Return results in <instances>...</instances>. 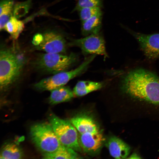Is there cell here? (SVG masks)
<instances>
[{
  "instance_id": "1",
  "label": "cell",
  "mask_w": 159,
  "mask_h": 159,
  "mask_svg": "<svg viewBox=\"0 0 159 159\" xmlns=\"http://www.w3.org/2000/svg\"><path fill=\"white\" fill-rule=\"evenodd\" d=\"M120 88L131 98L159 106V77L142 68L132 69L122 77Z\"/></svg>"
},
{
  "instance_id": "10",
  "label": "cell",
  "mask_w": 159,
  "mask_h": 159,
  "mask_svg": "<svg viewBox=\"0 0 159 159\" xmlns=\"http://www.w3.org/2000/svg\"><path fill=\"white\" fill-rule=\"evenodd\" d=\"M78 142L83 151L91 156L99 154L105 140L101 131L83 134L78 133Z\"/></svg>"
},
{
  "instance_id": "20",
  "label": "cell",
  "mask_w": 159,
  "mask_h": 159,
  "mask_svg": "<svg viewBox=\"0 0 159 159\" xmlns=\"http://www.w3.org/2000/svg\"><path fill=\"white\" fill-rule=\"evenodd\" d=\"M32 0L18 2L14 6L13 10L14 16L19 19L25 16L30 8Z\"/></svg>"
},
{
  "instance_id": "16",
  "label": "cell",
  "mask_w": 159,
  "mask_h": 159,
  "mask_svg": "<svg viewBox=\"0 0 159 159\" xmlns=\"http://www.w3.org/2000/svg\"><path fill=\"white\" fill-rule=\"evenodd\" d=\"M77 152L73 149L62 145L55 152L43 154V158L46 159H75L82 158Z\"/></svg>"
},
{
  "instance_id": "6",
  "label": "cell",
  "mask_w": 159,
  "mask_h": 159,
  "mask_svg": "<svg viewBox=\"0 0 159 159\" xmlns=\"http://www.w3.org/2000/svg\"><path fill=\"white\" fill-rule=\"evenodd\" d=\"M95 58L94 56L91 55L74 69L54 74L52 76L41 80L34 87L39 90L51 91L64 86L71 80L84 72Z\"/></svg>"
},
{
  "instance_id": "5",
  "label": "cell",
  "mask_w": 159,
  "mask_h": 159,
  "mask_svg": "<svg viewBox=\"0 0 159 159\" xmlns=\"http://www.w3.org/2000/svg\"><path fill=\"white\" fill-rule=\"evenodd\" d=\"M49 123L61 144L77 152L82 150L78 142V132L70 121L61 119L53 113L48 116Z\"/></svg>"
},
{
  "instance_id": "9",
  "label": "cell",
  "mask_w": 159,
  "mask_h": 159,
  "mask_svg": "<svg viewBox=\"0 0 159 159\" xmlns=\"http://www.w3.org/2000/svg\"><path fill=\"white\" fill-rule=\"evenodd\" d=\"M126 29L136 39L142 50L148 58H159V33L147 34L136 32L126 28Z\"/></svg>"
},
{
  "instance_id": "12",
  "label": "cell",
  "mask_w": 159,
  "mask_h": 159,
  "mask_svg": "<svg viewBox=\"0 0 159 159\" xmlns=\"http://www.w3.org/2000/svg\"><path fill=\"white\" fill-rule=\"evenodd\" d=\"M110 155L115 159L127 158L130 151V146L120 138L113 136L105 141Z\"/></svg>"
},
{
  "instance_id": "22",
  "label": "cell",
  "mask_w": 159,
  "mask_h": 159,
  "mask_svg": "<svg viewBox=\"0 0 159 159\" xmlns=\"http://www.w3.org/2000/svg\"><path fill=\"white\" fill-rule=\"evenodd\" d=\"M103 0H78L73 11L85 7H99L103 6Z\"/></svg>"
},
{
  "instance_id": "3",
  "label": "cell",
  "mask_w": 159,
  "mask_h": 159,
  "mask_svg": "<svg viewBox=\"0 0 159 159\" xmlns=\"http://www.w3.org/2000/svg\"><path fill=\"white\" fill-rule=\"evenodd\" d=\"M31 140L43 154L53 153L62 145L55 134L50 123H36L31 127Z\"/></svg>"
},
{
  "instance_id": "11",
  "label": "cell",
  "mask_w": 159,
  "mask_h": 159,
  "mask_svg": "<svg viewBox=\"0 0 159 159\" xmlns=\"http://www.w3.org/2000/svg\"><path fill=\"white\" fill-rule=\"evenodd\" d=\"M70 121L79 133L96 132L100 131L96 121L87 114L77 115L71 118Z\"/></svg>"
},
{
  "instance_id": "2",
  "label": "cell",
  "mask_w": 159,
  "mask_h": 159,
  "mask_svg": "<svg viewBox=\"0 0 159 159\" xmlns=\"http://www.w3.org/2000/svg\"><path fill=\"white\" fill-rule=\"evenodd\" d=\"M23 62L14 51L9 48H2L0 52V87L6 89L19 76Z\"/></svg>"
},
{
  "instance_id": "23",
  "label": "cell",
  "mask_w": 159,
  "mask_h": 159,
  "mask_svg": "<svg viewBox=\"0 0 159 159\" xmlns=\"http://www.w3.org/2000/svg\"><path fill=\"white\" fill-rule=\"evenodd\" d=\"M128 158L130 159H139L141 158L138 154L135 153H134L129 156Z\"/></svg>"
},
{
  "instance_id": "17",
  "label": "cell",
  "mask_w": 159,
  "mask_h": 159,
  "mask_svg": "<svg viewBox=\"0 0 159 159\" xmlns=\"http://www.w3.org/2000/svg\"><path fill=\"white\" fill-rule=\"evenodd\" d=\"M0 159H21L23 156L21 147L14 143H8L1 149Z\"/></svg>"
},
{
  "instance_id": "13",
  "label": "cell",
  "mask_w": 159,
  "mask_h": 159,
  "mask_svg": "<svg viewBox=\"0 0 159 159\" xmlns=\"http://www.w3.org/2000/svg\"><path fill=\"white\" fill-rule=\"evenodd\" d=\"M102 11L88 20L81 22V31L85 36L100 32L102 26Z\"/></svg>"
},
{
  "instance_id": "14",
  "label": "cell",
  "mask_w": 159,
  "mask_h": 159,
  "mask_svg": "<svg viewBox=\"0 0 159 159\" xmlns=\"http://www.w3.org/2000/svg\"><path fill=\"white\" fill-rule=\"evenodd\" d=\"M51 91L49 102L52 105L68 101L74 97L73 91L68 87L63 86Z\"/></svg>"
},
{
  "instance_id": "18",
  "label": "cell",
  "mask_w": 159,
  "mask_h": 159,
  "mask_svg": "<svg viewBox=\"0 0 159 159\" xmlns=\"http://www.w3.org/2000/svg\"><path fill=\"white\" fill-rule=\"evenodd\" d=\"M24 27V23L12 16L5 25L4 29L14 39H17Z\"/></svg>"
},
{
  "instance_id": "15",
  "label": "cell",
  "mask_w": 159,
  "mask_h": 159,
  "mask_svg": "<svg viewBox=\"0 0 159 159\" xmlns=\"http://www.w3.org/2000/svg\"><path fill=\"white\" fill-rule=\"evenodd\" d=\"M104 85V83L102 82L81 81L76 84L73 91L76 96H82L101 89Z\"/></svg>"
},
{
  "instance_id": "8",
  "label": "cell",
  "mask_w": 159,
  "mask_h": 159,
  "mask_svg": "<svg viewBox=\"0 0 159 159\" xmlns=\"http://www.w3.org/2000/svg\"><path fill=\"white\" fill-rule=\"evenodd\" d=\"M34 46L37 49L45 53H61L66 51V42L62 34L49 31L43 34L40 41Z\"/></svg>"
},
{
  "instance_id": "21",
  "label": "cell",
  "mask_w": 159,
  "mask_h": 159,
  "mask_svg": "<svg viewBox=\"0 0 159 159\" xmlns=\"http://www.w3.org/2000/svg\"><path fill=\"white\" fill-rule=\"evenodd\" d=\"M101 8L99 7H85L77 10L81 22L102 11Z\"/></svg>"
},
{
  "instance_id": "7",
  "label": "cell",
  "mask_w": 159,
  "mask_h": 159,
  "mask_svg": "<svg viewBox=\"0 0 159 159\" xmlns=\"http://www.w3.org/2000/svg\"><path fill=\"white\" fill-rule=\"evenodd\" d=\"M71 46L79 47L85 54H92L108 57L105 42L101 33L91 34L80 39H73L70 42Z\"/></svg>"
},
{
  "instance_id": "4",
  "label": "cell",
  "mask_w": 159,
  "mask_h": 159,
  "mask_svg": "<svg viewBox=\"0 0 159 159\" xmlns=\"http://www.w3.org/2000/svg\"><path fill=\"white\" fill-rule=\"evenodd\" d=\"M77 55L74 53L64 55L59 53H47L39 55L35 63L40 71L55 74L65 71L77 61Z\"/></svg>"
},
{
  "instance_id": "19",
  "label": "cell",
  "mask_w": 159,
  "mask_h": 159,
  "mask_svg": "<svg viewBox=\"0 0 159 159\" xmlns=\"http://www.w3.org/2000/svg\"><path fill=\"white\" fill-rule=\"evenodd\" d=\"M12 0H2L0 2V21L3 23H7L12 16L14 8Z\"/></svg>"
}]
</instances>
